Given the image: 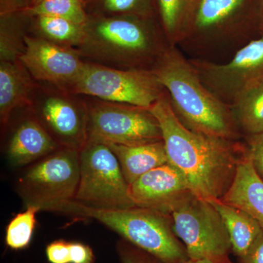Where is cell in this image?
Listing matches in <instances>:
<instances>
[{
  "mask_svg": "<svg viewBox=\"0 0 263 263\" xmlns=\"http://www.w3.org/2000/svg\"><path fill=\"white\" fill-rule=\"evenodd\" d=\"M149 110L160 124L169 163L182 174L192 193L208 201L221 199L247 155V147L188 129L164 92Z\"/></svg>",
  "mask_w": 263,
  "mask_h": 263,
  "instance_id": "6da1fadb",
  "label": "cell"
},
{
  "mask_svg": "<svg viewBox=\"0 0 263 263\" xmlns=\"http://www.w3.org/2000/svg\"><path fill=\"white\" fill-rule=\"evenodd\" d=\"M152 71L168 91L175 113L188 129L224 139L237 136L233 114L202 84L197 69L179 51L163 50Z\"/></svg>",
  "mask_w": 263,
  "mask_h": 263,
  "instance_id": "7a4b0ae2",
  "label": "cell"
},
{
  "mask_svg": "<svg viewBox=\"0 0 263 263\" xmlns=\"http://www.w3.org/2000/svg\"><path fill=\"white\" fill-rule=\"evenodd\" d=\"M146 17L137 15L89 16L77 50L91 62L119 69L136 66L160 55L157 39Z\"/></svg>",
  "mask_w": 263,
  "mask_h": 263,
  "instance_id": "3957f363",
  "label": "cell"
},
{
  "mask_svg": "<svg viewBox=\"0 0 263 263\" xmlns=\"http://www.w3.org/2000/svg\"><path fill=\"white\" fill-rule=\"evenodd\" d=\"M56 212L89 218L116 232L122 239L170 263L189 259L186 248L173 230L170 215L133 207L125 209H98L84 206L75 200L65 202Z\"/></svg>",
  "mask_w": 263,
  "mask_h": 263,
  "instance_id": "277c9868",
  "label": "cell"
},
{
  "mask_svg": "<svg viewBox=\"0 0 263 263\" xmlns=\"http://www.w3.org/2000/svg\"><path fill=\"white\" fill-rule=\"evenodd\" d=\"M79 180V151L60 147L29 164L17 180L16 190L26 207L54 212L75 199Z\"/></svg>",
  "mask_w": 263,
  "mask_h": 263,
  "instance_id": "5b68a950",
  "label": "cell"
},
{
  "mask_svg": "<svg viewBox=\"0 0 263 263\" xmlns=\"http://www.w3.org/2000/svg\"><path fill=\"white\" fill-rule=\"evenodd\" d=\"M173 230L184 245L189 259L229 262V235L212 202L190 193L170 213Z\"/></svg>",
  "mask_w": 263,
  "mask_h": 263,
  "instance_id": "8992f818",
  "label": "cell"
},
{
  "mask_svg": "<svg viewBox=\"0 0 263 263\" xmlns=\"http://www.w3.org/2000/svg\"><path fill=\"white\" fill-rule=\"evenodd\" d=\"M163 90L152 70L119 69L90 62L66 91L149 109Z\"/></svg>",
  "mask_w": 263,
  "mask_h": 263,
  "instance_id": "52a82bcc",
  "label": "cell"
},
{
  "mask_svg": "<svg viewBox=\"0 0 263 263\" xmlns=\"http://www.w3.org/2000/svg\"><path fill=\"white\" fill-rule=\"evenodd\" d=\"M79 160L80 180L73 200L98 209L136 206L117 156L108 145L88 141L79 151Z\"/></svg>",
  "mask_w": 263,
  "mask_h": 263,
  "instance_id": "ba28073f",
  "label": "cell"
},
{
  "mask_svg": "<svg viewBox=\"0 0 263 263\" xmlns=\"http://www.w3.org/2000/svg\"><path fill=\"white\" fill-rule=\"evenodd\" d=\"M87 110L88 141L127 146L162 141L160 124L148 108L100 100Z\"/></svg>",
  "mask_w": 263,
  "mask_h": 263,
  "instance_id": "9c48e42d",
  "label": "cell"
},
{
  "mask_svg": "<svg viewBox=\"0 0 263 263\" xmlns=\"http://www.w3.org/2000/svg\"><path fill=\"white\" fill-rule=\"evenodd\" d=\"M24 49L18 61L35 80L67 91L80 75L86 62L75 48L43 37L24 35Z\"/></svg>",
  "mask_w": 263,
  "mask_h": 263,
  "instance_id": "30bf717a",
  "label": "cell"
},
{
  "mask_svg": "<svg viewBox=\"0 0 263 263\" xmlns=\"http://www.w3.org/2000/svg\"><path fill=\"white\" fill-rule=\"evenodd\" d=\"M190 193L182 174L169 162L152 170L129 185V194L136 206L167 215Z\"/></svg>",
  "mask_w": 263,
  "mask_h": 263,
  "instance_id": "8fae6325",
  "label": "cell"
},
{
  "mask_svg": "<svg viewBox=\"0 0 263 263\" xmlns=\"http://www.w3.org/2000/svg\"><path fill=\"white\" fill-rule=\"evenodd\" d=\"M200 75L205 76L216 90L234 99L242 89L263 78V38L254 40L240 48L226 65H197Z\"/></svg>",
  "mask_w": 263,
  "mask_h": 263,
  "instance_id": "7c38bea8",
  "label": "cell"
},
{
  "mask_svg": "<svg viewBox=\"0 0 263 263\" xmlns=\"http://www.w3.org/2000/svg\"><path fill=\"white\" fill-rule=\"evenodd\" d=\"M37 119L60 147L80 151L88 141V110L85 104L60 96L44 100Z\"/></svg>",
  "mask_w": 263,
  "mask_h": 263,
  "instance_id": "4fadbf2b",
  "label": "cell"
},
{
  "mask_svg": "<svg viewBox=\"0 0 263 263\" xmlns=\"http://www.w3.org/2000/svg\"><path fill=\"white\" fill-rule=\"evenodd\" d=\"M60 148L37 119H29L21 123L10 137L7 159L12 167H25Z\"/></svg>",
  "mask_w": 263,
  "mask_h": 263,
  "instance_id": "5bb4252c",
  "label": "cell"
},
{
  "mask_svg": "<svg viewBox=\"0 0 263 263\" xmlns=\"http://www.w3.org/2000/svg\"><path fill=\"white\" fill-rule=\"evenodd\" d=\"M220 200L248 213L263 230V180L256 172L248 152L237 168L233 183Z\"/></svg>",
  "mask_w": 263,
  "mask_h": 263,
  "instance_id": "9a60e30c",
  "label": "cell"
},
{
  "mask_svg": "<svg viewBox=\"0 0 263 263\" xmlns=\"http://www.w3.org/2000/svg\"><path fill=\"white\" fill-rule=\"evenodd\" d=\"M30 74L19 61L0 64V119L5 129L14 109L30 105L33 89Z\"/></svg>",
  "mask_w": 263,
  "mask_h": 263,
  "instance_id": "2e32d148",
  "label": "cell"
},
{
  "mask_svg": "<svg viewBox=\"0 0 263 263\" xmlns=\"http://www.w3.org/2000/svg\"><path fill=\"white\" fill-rule=\"evenodd\" d=\"M117 156L128 184L150 171L168 163L163 141L138 145L106 144Z\"/></svg>",
  "mask_w": 263,
  "mask_h": 263,
  "instance_id": "e0dca14e",
  "label": "cell"
},
{
  "mask_svg": "<svg viewBox=\"0 0 263 263\" xmlns=\"http://www.w3.org/2000/svg\"><path fill=\"white\" fill-rule=\"evenodd\" d=\"M210 202L220 214L228 230L232 252L238 259L242 258L263 230L250 214L239 208L224 203L220 199Z\"/></svg>",
  "mask_w": 263,
  "mask_h": 263,
  "instance_id": "ac0fdd59",
  "label": "cell"
},
{
  "mask_svg": "<svg viewBox=\"0 0 263 263\" xmlns=\"http://www.w3.org/2000/svg\"><path fill=\"white\" fill-rule=\"evenodd\" d=\"M233 100L237 123L250 136L263 133V78L247 85Z\"/></svg>",
  "mask_w": 263,
  "mask_h": 263,
  "instance_id": "d6986e66",
  "label": "cell"
},
{
  "mask_svg": "<svg viewBox=\"0 0 263 263\" xmlns=\"http://www.w3.org/2000/svg\"><path fill=\"white\" fill-rule=\"evenodd\" d=\"M34 27L42 37L62 46H76L80 44L84 34V24H79L59 17H31Z\"/></svg>",
  "mask_w": 263,
  "mask_h": 263,
  "instance_id": "ffe728a7",
  "label": "cell"
},
{
  "mask_svg": "<svg viewBox=\"0 0 263 263\" xmlns=\"http://www.w3.org/2000/svg\"><path fill=\"white\" fill-rule=\"evenodd\" d=\"M89 16L137 15L149 17L152 0H82Z\"/></svg>",
  "mask_w": 263,
  "mask_h": 263,
  "instance_id": "44dd1931",
  "label": "cell"
},
{
  "mask_svg": "<svg viewBox=\"0 0 263 263\" xmlns=\"http://www.w3.org/2000/svg\"><path fill=\"white\" fill-rule=\"evenodd\" d=\"M22 12L29 17H59L82 25L89 18L82 0H41Z\"/></svg>",
  "mask_w": 263,
  "mask_h": 263,
  "instance_id": "7402d4cb",
  "label": "cell"
},
{
  "mask_svg": "<svg viewBox=\"0 0 263 263\" xmlns=\"http://www.w3.org/2000/svg\"><path fill=\"white\" fill-rule=\"evenodd\" d=\"M40 209L35 206L27 207L10 220L5 231V243L13 250L28 247L32 241L36 226V214Z\"/></svg>",
  "mask_w": 263,
  "mask_h": 263,
  "instance_id": "603a6c76",
  "label": "cell"
},
{
  "mask_svg": "<svg viewBox=\"0 0 263 263\" xmlns=\"http://www.w3.org/2000/svg\"><path fill=\"white\" fill-rule=\"evenodd\" d=\"M22 12L1 15V61H18L23 53L24 43H21Z\"/></svg>",
  "mask_w": 263,
  "mask_h": 263,
  "instance_id": "cb8c5ba5",
  "label": "cell"
},
{
  "mask_svg": "<svg viewBox=\"0 0 263 263\" xmlns=\"http://www.w3.org/2000/svg\"><path fill=\"white\" fill-rule=\"evenodd\" d=\"M245 0H201L196 15V25L209 28L224 22L239 9Z\"/></svg>",
  "mask_w": 263,
  "mask_h": 263,
  "instance_id": "d4e9b609",
  "label": "cell"
},
{
  "mask_svg": "<svg viewBox=\"0 0 263 263\" xmlns=\"http://www.w3.org/2000/svg\"><path fill=\"white\" fill-rule=\"evenodd\" d=\"M162 25L170 37H174L182 25L190 0H157Z\"/></svg>",
  "mask_w": 263,
  "mask_h": 263,
  "instance_id": "484cf974",
  "label": "cell"
},
{
  "mask_svg": "<svg viewBox=\"0 0 263 263\" xmlns=\"http://www.w3.org/2000/svg\"><path fill=\"white\" fill-rule=\"evenodd\" d=\"M116 249L120 263H170L122 238L117 242Z\"/></svg>",
  "mask_w": 263,
  "mask_h": 263,
  "instance_id": "4316f807",
  "label": "cell"
},
{
  "mask_svg": "<svg viewBox=\"0 0 263 263\" xmlns=\"http://www.w3.org/2000/svg\"><path fill=\"white\" fill-rule=\"evenodd\" d=\"M247 148L256 172L263 180V133L251 135Z\"/></svg>",
  "mask_w": 263,
  "mask_h": 263,
  "instance_id": "83f0119b",
  "label": "cell"
},
{
  "mask_svg": "<svg viewBox=\"0 0 263 263\" xmlns=\"http://www.w3.org/2000/svg\"><path fill=\"white\" fill-rule=\"evenodd\" d=\"M46 257L50 263H71L70 242L56 240L47 246Z\"/></svg>",
  "mask_w": 263,
  "mask_h": 263,
  "instance_id": "f1b7e54d",
  "label": "cell"
},
{
  "mask_svg": "<svg viewBox=\"0 0 263 263\" xmlns=\"http://www.w3.org/2000/svg\"><path fill=\"white\" fill-rule=\"evenodd\" d=\"M70 261L71 263H95L92 249L81 242H70Z\"/></svg>",
  "mask_w": 263,
  "mask_h": 263,
  "instance_id": "f546056e",
  "label": "cell"
},
{
  "mask_svg": "<svg viewBox=\"0 0 263 263\" xmlns=\"http://www.w3.org/2000/svg\"><path fill=\"white\" fill-rule=\"evenodd\" d=\"M239 261L240 263H263V230Z\"/></svg>",
  "mask_w": 263,
  "mask_h": 263,
  "instance_id": "4dcf8cb0",
  "label": "cell"
},
{
  "mask_svg": "<svg viewBox=\"0 0 263 263\" xmlns=\"http://www.w3.org/2000/svg\"><path fill=\"white\" fill-rule=\"evenodd\" d=\"M29 6V0H0V14L18 13Z\"/></svg>",
  "mask_w": 263,
  "mask_h": 263,
  "instance_id": "1f68e13d",
  "label": "cell"
},
{
  "mask_svg": "<svg viewBox=\"0 0 263 263\" xmlns=\"http://www.w3.org/2000/svg\"><path fill=\"white\" fill-rule=\"evenodd\" d=\"M183 263H233L231 260L229 262H215V261L209 260V259H197V260H193V259H187ZM240 263V262H239Z\"/></svg>",
  "mask_w": 263,
  "mask_h": 263,
  "instance_id": "d6a6232c",
  "label": "cell"
},
{
  "mask_svg": "<svg viewBox=\"0 0 263 263\" xmlns=\"http://www.w3.org/2000/svg\"><path fill=\"white\" fill-rule=\"evenodd\" d=\"M39 1H41V0H29V6H30V5L35 4V3H38Z\"/></svg>",
  "mask_w": 263,
  "mask_h": 263,
  "instance_id": "836d02e7",
  "label": "cell"
}]
</instances>
